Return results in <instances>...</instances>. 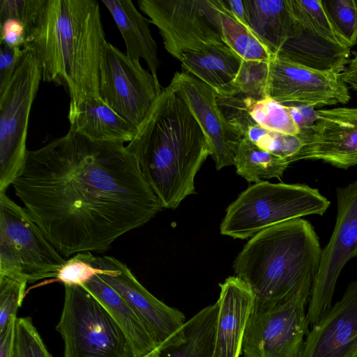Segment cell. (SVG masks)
Listing matches in <instances>:
<instances>
[{"instance_id":"1","label":"cell","mask_w":357,"mask_h":357,"mask_svg":"<svg viewBox=\"0 0 357 357\" xmlns=\"http://www.w3.org/2000/svg\"><path fill=\"white\" fill-rule=\"evenodd\" d=\"M12 185L64 257L107 251L163 209L124 143L93 140L70 128L28 151Z\"/></svg>"},{"instance_id":"2","label":"cell","mask_w":357,"mask_h":357,"mask_svg":"<svg viewBox=\"0 0 357 357\" xmlns=\"http://www.w3.org/2000/svg\"><path fill=\"white\" fill-rule=\"evenodd\" d=\"M163 208L195 194V177L211 150L174 82L162 87L126 146Z\"/></svg>"},{"instance_id":"3","label":"cell","mask_w":357,"mask_h":357,"mask_svg":"<svg viewBox=\"0 0 357 357\" xmlns=\"http://www.w3.org/2000/svg\"><path fill=\"white\" fill-rule=\"evenodd\" d=\"M106 40L96 0H46L24 48L36 58L42 80L62 86L69 106L100 98L99 65Z\"/></svg>"},{"instance_id":"4","label":"cell","mask_w":357,"mask_h":357,"mask_svg":"<svg viewBox=\"0 0 357 357\" xmlns=\"http://www.w3.org/2000/svg\"><path fill=\"white\" fill-rule=\"evenodd\" d=\"M321 252L313 226L297 218L251 237L234 259L233 268L257 300L299 298L308 302Z\"/></svg>"},{"instance_id":"5","label":"cell","mask_w":357,"mask_h":357,"mask_svg":"<svg viewBox=\"0 0 357 357\" xmlns=\"http://www.w3.org/2000/svg\"><path fill=\"white\" fill-rule=\"evenodd\" d=\"M329 206V200L318 189L307 185L261 181L249 186L229 205L220 233L246 239L287 221L323 215Z\"/></svg>"},{"instance_id":"6","label":"cell","mask_w":357,"mask_h":357,"mask_svg":"<svg viewBox=\"0 0 357 357\" xmlns=\"http://www.w3.org/2000/svg\"><path fill=\"white\" fill-rule=\"evenodd\" d=\"M64 287L56 326L63 340V357H132L124 333L102 304L82 286Z\"/></svg>"},{"instance_id":"7","label":"cell","mask_w":357,"mask_h":357,"mask_svg":"<svg viewBox=\"0 0 357 357\" xmlns=\"http://www.w3.org/2000/svg\"><path fill=\"white\" fill-rule=\"evenodd\" d=\"M66 261L26 209L0 192V273L33 283L56 278Z\"/></svg>"},{"instance_id":"8","label":"cell","mask_w":357,"mask_h":357,"mask_svg":"<svg viewBox=\"0 0 357 357\" xmlns=\"http://www.w3.org/2000/svg\"><path fill=\"white\" fill-rule=\"evenodd\" d=\"M7 86L0 92V192L12 185L26 160L29 114L42 69L26 49Z\"/></svg>"},{"instance_id":"9","label":"cell","mask_w":357,"mask_h":357,"mask_svg":"<svg viewBox=\"0 0 357 357\" xmlns=\"http://www.w3.org/2000/svg\"><path fill=\"white\" fill-rule=\"evenodd\" d=\"M137 3L159 30L166 51L178 61L184 54L225 43L215 0H139Z\"/></svg>"},{"instance_id":"10","label":"cell","mask_w":357,"mask_h":357,"mask_svg":"<svg viewBox=\"0 0 357 357\" xmlns=\"http://www.w3.org/2000/svg\"><path fill=\"white\" fill-rule=\"evenodd\" d=\"M337 216L329 241L322 249L307 311L310 329L332 307L338 278L345 265L357 256V178L336 189Z\"/></svg>"},{"instance_id":"11","label":"cell","mask_w":357,"mask_h":357,"mask_svg":"<svg viewBox=\"0 0 357 357\" xmlns=\"http://www.w3.org/2000/svg\"><path fill=\"white\" fill-rule=\"evenodd\" d=\"M307 302L256 299L242 343L244 357H298L309 324Z\"/></svg>"},{"instance_id":"12","label":"cell","mask_w":357,"mask_h":357,"mask_svg":"<svg viewBox=\"0 0 357 357\" xmlns=\"http://www.w3.org/2000/svg\"><path fill=\"white\" fill-rule=\"evenodd\" d=\"M162 89L140 62L105 40L100 56L99 95L115 113L137 128Z\"/></svg>"},{"instance_id":"13","label":"cell","mask_w":357,"mask_h":357,"mask_svg":"<svg viewBox=\"0 0 357 357\" xmlns=\"http://www.w3.org/2000/svg\"><path fill=\"white\" fill-rule=\"evenodd\" d=\"M267 96L313 108L347 104L351 98L340 73L312 69L279 54L269 60Z\"/></svg>"},{"instance_id":"14","label":"cell","mask_w":357,"mask_h":357,"mask_svg":"<svg viewBox=\"0 0 357 357\" xmlns=\"http://www.w3.org/2000/svg\"><path fill=\"white\" fill-rule=\"evenodd\" d=\"M302 147L296 160H319L347 169L357 165V107L317 110V119L297 135Z\"/></svg>"},{"instance_id":"15","label":"cell","mask_w":357,"mask_h":357,"mask_svg":"<svg viewBox=\"0 0 357 357\" xmlns=\"http://www.w3.org/2000/svg\"><path fill=\"white\" fill-rule=\"evenodd\" d=\"M91 262L102 271L98 275L142 318L158 346L172 337L185 324L183 312L151 294L124 263L107 255H93Z\"/></svg>"},{"instance_id":"16","label":"cell","mask_w":357,"mask_h":357,"mask_svg":"<svg viewBox=\"0 0 357 357\" xmlns=\"http://www.w3.org/2000/svg\"><path fill=\"white\" fill-rule=\"evenodd\" d=\"M204 132L217 170L234 165L241 136L220 108L218 95L209 86L184 72H175L172 79Z\"/></svg>"},{"instance_id":"17","label":"cell","mask_w":357,"mask_h":357,"mask_svg":"<svg viewBox=\"0 0 357 357\" xmlns=\"http://www.w3.org/2000/svg\"><path fill=\"white\" fill-rule=\"evenodd\" d=\"M298 357H357V279L309 330Z\"/></svg>"},{"instance_id":"18","label":"cell","mask_w":357,"mask_h":357,"mask_svg":"<svg viewBox=\"0 0 357 357\" xmlns=\"http://www.w3.org/2000/svg\"><path fill=\"white\" fill-rule=\"evenodd\" d=\"M219 287L213 357H239L256 296L250 287L236 276L229 277Z\"/></svg>"},{"instance_id":"19","label":"cell","mask_w":357,"mask_h":357,"mask_svg":"<svg viewBox=\"0 0 357 357\" xmlns=\"http://www.w3.org/2000/svg\"><path fill=\"white\" fill-rule=\"evenodd\" d=\"M294 22L293 36L277 54L312 69L340 73L349 62L351 49L327 40L295 19Z\"/></svg>"},{"instance_id":"20","label":"cell","mask_w":357,"mask_h":357,"mask_svg":"<svg viewBox=\"0 0 357 357\" xmlns=\"http://www.w3.org/2000/svg\"><path fill=\"white\" fill-rule=\"evenodd\" d=\"M113 17L125 42L126 54L132 61L144 59L158 84L160 61L157 45L152 36L151 20L144 17L131 0H102Z\"/></svg>"},{"instance_id":"21","label":"cell","mask_w":357,"mask_h":357,"mask_svg":"<svg viewBox=\"0 0 357 357\" xmlns=\"http://www.w3.org/2000/svg\"><path fill=\"white\" fill-rule=\"evenodd\" d=\"M107 310L124 333L132 357H144L158 344L142 318L98 274L82 285Z\"/></svg>"},{"instance_id":"22","label":"cell","mask_w":357,"mask_h":357,"mask_svg":"<svg viewBox=\"0 0 357 357\" xmlns=\"http://www.w3.org/2000/svg\"><path fill=\"white\" fill-rule=\"evenodd\" d=\"M218 310L217 302L201 310L144 357H213Z\"/></svg>"},{"instance_id":"23","label":"cell","mask_w":357,"mask_h":357,"mask_svg":"<svg viewBox=\"0 0 357 357\" xmlns=\"http://www.w3.org/2000/svg\"><path fill=\"white\" fill-rule=\"evenodd\" d=\"M242 60L224 43L184 54L179 61L183 72L209 86L218 97H225L234 95V82Z\"/></svg>"},{"instance_id":"24","label":"cell","mask_w":357,"mask_h":357,"mask_svg":"<svg viewBox=\"0 0 357 357\" xmlns=\"http://www.w3.org/2000/svg\"><path fill=\"white\" fill-rule=\"evenodd\" d=\"M68 119L70 129L96 141L129 143L137 129L101 98L69 106Z\"/></svg>"},{"instance_id":"25","label":"cell","mask_w":357,"mask_h":357,"mask_svg":"<svg viewBox=\"0 0 357 357\" xmlns=\"http://www.w3.org/2000/svg\"><path fill=\"white\" fill-rule=\"evenodd\" d=\"M250 29L273 54H277L294 31L287 0H243Z\"/></svg>"},{"instance_id":"26","label":"cell","mask_w":357,"mask_h":357,"mask_svg":"<svg viewBox=\"0 0 357 357\" xmlns=\"http://www.w3.org/2000/svg\"><path fill=\"white\" fill-rule=\"evenodd\" d=\"M290 163L284 158L264 150L241 137L237 146L234 165L236 174L251 183L263 179H280Z\"/></svg>"},{"instance_id":"27","label":"cell","mask_w":357,"mask_h":357,"mask_svg":"<svg viewBox=\"0 0 357 357\" xmlns=\"http://www.w3.org/2000/svg\"><path fill=\"white\" fill-rule=\"evenodd\" d=\"M216 6L224 42L243 60L269 61L273 54L233 15L224 0H216Z\"/></svg>"},{"instance_id":"28","label":"cell","mask_w":357,"mask_h":357,"mask_svg":"<svg viewBox=\"0 0 357 357\" xmlns=\"http://www.w3.org/2000/svg\"><path fill=\"white\" fill-rule=\"evenodd\" d=\"M248 115L257 125L270 131L298 135L300 129L287 105L266 97L255 100L236 94Z\"/></svg>"},{"instance_id":"29","label":"cell","mask_w":357,"mask_h":357,"mask_svg":"<svg viewBox=\"0 0 357 357\" xmlns=\"http://www.w3.org/2000/svg\"><path fill=\"white\" fill-rule=\"evenodd\" d=\"M294 18L307 25L327 40L351 48L349 41L331 17L324 1L287 0Z\"/></svg>"},{"instance_id":"30","label":"cell","mask_w":357,"mask_h":357,"mask_svg":"<svg viewBox=\"0 0 357 357\" xmlns=\"http://www.w3.org/2000/svg\"><path fill=\"white\" fill-rule=\"evenodd\" d=\"M268 77L269 61L242 60L234 82V95L255 100L268 97Z\"/></svg>"},{"instance_id":"31","label":"cell","mask_w":357,"mask_h":357,"mask_svg":"<svg viewBox=\"0 0 357 357\" xmlns=\"http://www.w3.org/2000/svg\"><path fill=\"white\" fill-rule=\"evenodd\" d=\"M10 357H52L30 317L17 319Z\"/></svg>"},{"instance_id":"32","label":"cell","mask_w":357,"mask_h":357,"mask_svg":"<svg viewBox=\"0 0 357 357\" xmlns=\"http://www.w3.org/2000/svg\"><path fill=\"white\" fill-rule=\"evenodd\" d=\"M27 283L26 280L0 273V332L17 317Z\"/></svg>"},{"instance_id":"33","label":"cell","mask_w":357,"mask_h":357,"mask_svg":"<svg viewBox=\"0 0 357 357\" xmlns=\"http://www.w3.org/2000/svg\"><path fill=\"white\" fill-rule=\"evenodd\" d=\"M46 0H0V23L9 19L15 20L25 27L28 36Z\"/></svg>"},{"instance_id":"34","label":"cell","mask_w":357,"mask_h":357,"mask_svg":"<svg viewBox=\"0 0 357 357\" xmlns=\"http://www.w3.org/2000/svg\"><path fill=\"white\" fill-rule=\"evenodd\" d=\"M92 256L90 252H80L66 260L59 269L55 281L64 285L82 286L93 275L100 274L102 271L91 262Z\"/></svg>"},{"instance_id":"35","label":"cell","mask_w":357,"mask_h":357,"mask_svg":"<svg viewBox=\"0 0 357 357\" xmlns=\"http://www.w3.org/2000/svg\"><path fill=\"white\" fill-rule=\"evenodd\" d=\"M324 2L333 20L352 47L357 43V12L353 0Z\"/></svg>"},{"instance_id":"36","label":"cell","mask_w":357,"mask_h":357,"mask_svg":"<svg viewBox=\"0 0 357 357\" xmlns=\"http://www.w3.org/2000/svg\"><path fill=\"white\" fill-rule=\"evenodd\" d=\"M24 54V49L3 45L0 50V92L11 80Z\"/></svg>"},{"instance_id":"37","label":"cell","mask_w":357,"mask_h":357,"mask_svg":"<svg viewBox=\"0 0 357 357\" xmlns=\"http://www.w3.org/2000/svg\"><path fill=\"white\" fill-rule=\"evenodd\" d=\"M1 44L23 49L27 38L25 27L18 21L6 20L0 23Z\"/></svg>"},{"instance_id":"38","label":"cell","mask_w":357,"mask_h":357,"mask_svg":"<svg viewBox=\"0 0 357 357\" xmlns=\"http://www.w3.org/2000/svg\"><path fill=\"white\" fill-rule=\"evenodd\" d=\"M287 106L300 131L311 126L317 119L314 108L298 104H284Z\"/></svg>"},{"instance_id":"39","label":"cell","mask_w":357,"mask_h":357,"mask_svg":"<svg viewBox=\"0 0 357 357\" xmlns=\"http://www.w3.org/2000/svg\"><path fill=\"white\" fill-rule=\"evenodd\" d=\"M17 317H14L8 325L0 332V357H10L13 351L16 321Z\"/></svg>"},{"instance_id":"40","label":"cell","mask_w":357,"mask_h":357,"mask_svg":"<svg viewBox=\"0 0 357 357\" xmlns=\"http://www.w3.org/2000/svg\"><path fill=\"white\" fill-rule=\"evenodd\" d=\"M352 57L340 73L342 81L349 86L351 87L357 93V52L351 51Z\"/></svg>"},{"instance_id":"41","label":"cell","mask_w":357,"mask_h":357,"mask_svg":"<svg viewBox=\"0 0 357 357\" xmlns=\"http://www.w3.org/2000/svg\"><path fill=\"white\" fill-rule=\"evenodd\" d=\"M224 2L233 15L241 23L249 28L243 0H224Z\"/></svg>"},{"instance_id":"42","label":"cell","mask_w":357,"mask_h":357,"mask_svg":"<svg viewBox=\"0 0 357 357\" xmlns=\"http://www.w3.org/2000/svg\"><path fill=\"white\" fill-rule=\"evenodd\" d=\"M353 2L357 12V0H353Z\"/></svg>"}]
</instances>
